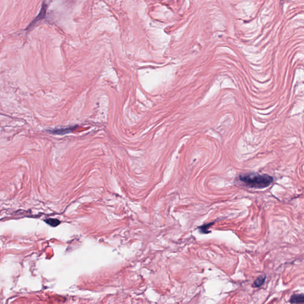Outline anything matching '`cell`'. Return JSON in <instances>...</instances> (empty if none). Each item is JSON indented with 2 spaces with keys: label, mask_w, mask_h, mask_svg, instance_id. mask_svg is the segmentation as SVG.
<instances>
[{
  "label": "cell",
  "mask_w": 304,
  "mask_h": 304,
  "mask_svg": "<svg viewBox=\"0 0 304 304\" xmlns=\"http://www.w3.org/2000/svg\"><path fill=\"white\" fill-rule=\"evenodd\" d=\"M239 179L247 187L256 189H265L273 181V178L270 175L256 173L241 175L239 176Z\"/></svg>",
  "instance_id": "cell-1"
},
{
  "label": "cell",
  "mask_w": 304,
  "mask_h": 304,
  "mask_svg": "<svg viewBox=\"0 0 304 304\" xmlns=\"http://www.w3.org/2000/svg\"><path fill=\"white\" fill-rule=\"evenodd\" d=\"M291 304L304 303V294H293L290 298Z\"/></svg>",
  "instance_id": "cell-2"
},
{
  "label": "cell",
  "mask_w": 304,
  "mask_h": 304,
  "mask_svg": "<svg viewBox=\"0 0 304 304\" xmlns=\"http://www.w3.org/2000/svg\"><path fill=\"white\" fill-rule=\"evenodd\" d=\"M73 129H74L73 127H68V128H60V129H55V130H48V131L51 134L61 135V134L68 133L72 131Z\"/></svg>",
  "instance_id": "cell-3"
},
{
  "label": "cell",
  "mask_w": 304,
  "mask_h": 304,
  "mask_svg": "<svg viewBox=\"0 0 304 304\" xmlns=\"http://www.w3.org/2000/svg\"><path fill=\"white\" fill-rule=\"evenodd\" d=\"M266 279V276H264H264H259L255 280V282H254V283L253 284V286L254 287H260V286H262L264 283Z\"/></svg>",
  "instance_id": "cell-4"
},
{
  "label": "cell",
  "mask_w": 304,
  "mask_h": 304,
  "mask_svg": "<svg viewBox=\"0 0 304 304\" xmlns=\"http://www.w3.org/2000/svg\"><path fill=\"white\" fill-rule=\"evenodd\" d=\"M45 222L48 225H51V226H53V227H55V226H58V225L60 223V222L58 219H47V220H45Z\"/></svg>",
  "instance_id": "cell-5"
}]
</instances>
